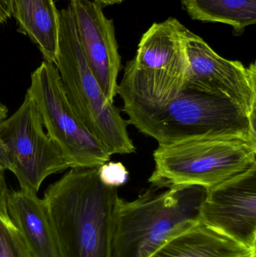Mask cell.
Instances as JSON below:
<instances>
[{"label":"cell","mask_w":256,"mask_h":257,"mask_svg":"<svg viewBox=\"0 0 256 257\" xmlns=\"http://www.w3.org/2000/svg\"><path fill=\"white\" fill-rule=\"evenodd\" d=\"M91 1L96 2V3L102 5V6H112V5L121 3L124 0H91Z\"/></svg>","instance_id":"cell-20"},{"label":"cell","mask_w":256,"mask_h":257,"mask_svg":"<svg viewBox=\"0 0 256 257\" xmlns=\"http://www.w3.org/2000/svg\"><path fill=\"white\" fill-rule=\"evenodd\" d=\"M99 174L104 184L114 187L124 184L129 177V172L124 165L114 162H108L99 167Z\"/></svg>","instance_id":"cell-17"},{"label":"cell","mask_w":256,"mask_h":257,"mask_svg":"<svg viewBox=\"0 0 256 257\" xmlns=\"http://www.w3.org/2000/svg\"><path fill=\"white\" fill-rule=\"evenodd\" d=\"M148 181L156 188L215 187L256 163V142L242 137L204 138L159 145Z\"/></svg>","instance_id":"cell-6"},{"label":"cell","mask_w":256,"mask_h":257,"mask_svg":"<svg viewBox=\"0 0 256 257\" xmlns=\"http://www.w3.org/2000/svg\"><path fill=\"white\" fill-rule=\"evenodd\" d=\"M247 257H256V250H252Z\"/></svg>","instance_id":"cell-22"},{"label":"cell","mask_w":256,"mask_h":257,"mask_svg":"<svg viewBox=\"0 0 256 257\" xmlns=\"http://www.w3.org/2000/svg\"><path fill=\"white\" fill-rule=\"evenodd\" d=\"M206 189L150 190L134 200L119 197L113 217L112 257H149L168 239L199 223Z\"/></svg>","instance_id":"cell-3"},{"label":"cell","mask_w":256,"mask_h":257,"mask_svg":"<svg viewBox=\"0 0 256 257\" xmlns=\"http://www.w3.org/2000/svg\"><path fill=\"white\" fill-rule=\"evenodd\" d=\"M58 48L55 66L65 93L81 123L111 155L130 154L135 147L129 123L108 100L84 58L70 3L58 11Z\"/></svg>","instance_id":"cell-4"},{"label":"cell","mask_w":256,"mask_h":257,"mask_svg":"<svg viewBox=\"0 0 256 257\" xmlns=\"http://www.w3.org/2000/svg\"><path fill=\"white\" fill-rule=\"evenodd\" d=\"M9 190L7 187L4 172L0 171V212H7V200Z\"/></svg>","instance_id":"cell-18"},{"label":"cell","mask_w":256,"mask_h":257,"mask_svg":"<svg viewBox=\"0 0 256 257\" xmlns=\"http://www.w3.org/2000/svg\"><path fill=\"white\" fill-rule=\"evenodd\" d=\"M7 210L34 257H60L57 237L44 199L36 193L9 191Z\"/></svg>","instance_id":"cell-12"},{"label":"cell","mask_w":256,"mask_h":257,"mask_svg":"<svg viewBox=\"0 0 256 257\" xmlns=\"http://www.w3.org/2000/svg\"><path fill=\"white\" fill-rule=\"evenodd\" d=\"M117 187L106 185L99 167L70 169L45 190V200L60 257H112Z\"/></svg>","instance_id":"cell-1"},{"label":"cell","mask_w":256,"mask_h":257,"mask_svg":"<svg viewBox=\"0 0 256 257\" xmlns=\"http://www.w3.org/2000/svg\"><path fill=\"white\" fill-rule=\"evenodd\" d=\"M185 45L189 61L185 87L225 98L256 117V67L216 54L204 39L187 28Z\"/></svg>","instance_id":"cell-9"},{"label":"cell","mask_w":256,"mask_h":257,"mask_svg":"<svg viewBox=\"0 0 256 257\" xmlns=\"http://www.w3.org/2000/svg\"><path fill=\"white\" fill-rule=\"evenodd\" d=\"M192 19L231 26L237 33L256 23V0H182Z\"/></svg>","instance_id":"cell-15"},{"label":"cell","mask_w":256,"mask_h":257,"mask_svg":"<svg viewBox=\"0 0 256 257\" xmlns=\"http://www.w3.org/2000/svg\"><path fill=\"white\" fill-rule=\"evenodd\" d=\"M199 221L246 248H256V163L206 190Z\"/></svg>","instance_id":"cell-10"},{"label":"cell","mask_w":256,"mask_h":257,"mask_svg":"<svg viewBox=\"0 0 256 257\" xmlns=\"http://www.w3.org/2000/svg\"><path fill=\"white\" fill-rule=\"evenodd\" d=\"M12 18V0H0V24Z\"/></svg>","instance_id":"cell-19"},{"label":"cell","mask_w":256,"mask_h":257,"mask_svg":"<svg viewBox=\"0 0 256 257\" xmlns=\"http://www.w3.org/2000/svg\"><path fill=\"white\" fill-rule=\"evenodd\" d=\"M254 250L199 222L168 239L149 257H247Z\"/></svg>","instance_id":"cell-13"},{"label":"cell","mask_w":256,"mask_h":257,"mask_svg":"<svg viewBox=\"0 0 256 257\" xmlns=\"http://www.w3.org/2000/svg\"><path fill=\"white\" fill-rule=\"evenodd\" d=\"M36 104L46 133L72 169H93L109 161L105 145L78 118L65 93L57 66L44 60L32 73L27 92Z\"/></svg>","instance_id":"cell-8"},{"label":"cell","mask_w":256,"mask_h":257,"mask_svg":"<svg viewBox=\"0 0 256 257\" xmlns=\"http://www.w3.org/2000/svg\"><path fill=\"white\" fill-rule=\"evenodd\" d=\"M8 114H9V109L7 107L3 104L0 103V123L7 118Z\"/></svg>","instance_id":"cell-21"},{"label":"cell","mask_w":256,"mask_h":257,"mask_svg":"<svg viewBox=\"0 0 256 257\" xmlns=\"http://www.w3.org/2000/svg\"><path fill=\"white\" fill-rule=\"evenodd\" d=\"M186 30L169 18L143 35L117 87L128 121L160 109L184 88L189 70Z\"/></svg>","instance_id":"cell-2"},{"label":"cell","mask_w":256,"mask_h":257,"mask_svg":"<svg viewBox=\"0 0 256 257\" xmlns=\"http://www.w3.org/2000/svg\"><path fill=\"white\" fill-rule=\"evenodd\" d=\"M255 117L225 98L184 87L160 109L127 121L159 145H167L217 137L256 142Z\"/></svg>","instance_id":"cell-5"},{"label":"cell","mask_w":256,"mask_h":257,"mask_svg":"<svg viewBox=\"0 0 256 257\" xmlns=\"http://www.w3.org/2000/svg\"><path fill=\"white\" fill-rule=\"evenodd\" d=\"M0 257H34L7 212H0Z\"/></svg>","instance_id":"cell-16"},{"label":"cell","mask_w":256,"mask_h":257,"mask_svg":"<svg viewBox=\"0 0 256 257\" xmlns=\"http://www.w3.org/2000/svg\"><path fill=\"white\" fill-rule=\"evenodd\" d=\"M78 40L84 58L107 99L114 103L121 57L116 40L114 21L102 6L91 0H71Z\"/></svg>","instance_id":"cell-11"},{"label":"cell","mask_w":256,"mask_h":257,"mask_svg":"<svg viewBox=\"0 0 256 257\" xmlns=\"http://www.w3.org/2000/svg\"><path fill=\"white\" fill-rule=\"evenodd\" d=\"M44 128L36 104L27 94L20 108L0 123V171L12 172L20 190L36 194L50 175L72 169Z\"/></svg>","instance_id":"cell-7"},{"label":"cell","mask_w":256,"mask_h":257,"mask_svg":"<svg viewBox=\"0 0 256 257\" xmlns=\"http://www.w3.org/2000/svg\"><path fill=\"white\" fill-rule=\"evenodd\" d=\"M58 11L54 0H12L18 31L37 45L45 61L54 64L58 48Z\"/></svg>","instance_id":"cell-14"}]
</instances>
